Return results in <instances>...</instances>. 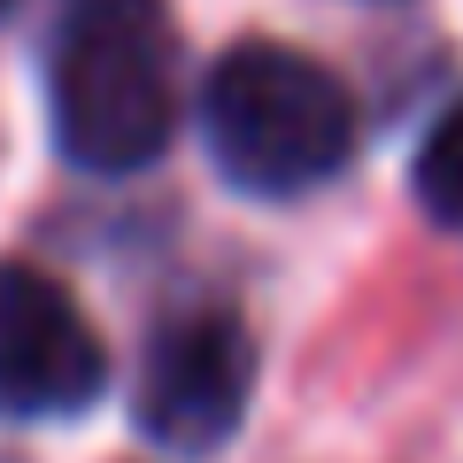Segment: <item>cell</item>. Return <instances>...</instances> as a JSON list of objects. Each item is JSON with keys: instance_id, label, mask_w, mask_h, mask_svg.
<instances>
[{"instance_id": "cell-1", "label": "cell", "mask_w": 463, "mask_h": 463, "mask_svg": "<svg viewBox=\"0 0 463 463\" xmlns=\"http://www.w3.org/2000/svg\"><path fill=\"white\" fill-rule=\"evenodd\" d=\"M54 139L85 170H147L178 116V39L163 0H62L47 47Z\"/></svg>"}, {"instance_id": "cell-2", "label": "cell", "mask_w": 463, "mask_h": 463, "mask_svg": "<svg viewBox=\"0 0 463 463\" xmlns=\"http://www.w3.org/2000/svg\"><path fill=\"white\" fill-rule=\"evenodd\" d=\"M201 124H209V155L232 185L248 194H309L317 178L347 163L355 147V100L317 54L248 39L201 85Z\"/></svg>"}, {"instance_id": "cell-3", "label": "cell", "mask_w": 463, "mask_h": 463, "mask_svg": "<svg viewBox=\"0 0 463 463\" xmlns=\"http://www.w3.org/2000/svg\"><path fill=\"white\" fill-rule=\"evenodd\" d=\"M100 379L109 355L70 286L39 263H0V417H70Z\"/></svg>"}, {"instance_id": "cell-4", "label": "cell", "mask_w": 463, "mask_h": 463, "mask_svg": "<svg viewBox=\"0 0 463 463\" xmlns=\"http://www.w3.org/2000/svg\"><path fill=\"white\" fill-rule=\"evenodd\" d=\"M255 386V340L232 317H178L163 340L147 347V371H139V425L147 440L178 448V456H201L216 448L240 410H248Z\"/></svg>"}, {"instance_id": "cell-5", "label": "cell", "mask_w": 463, "mask_h": 463, "mask_svg": "<svg viewBox=\"0 0 463 463\" xmlns=\"http://www.w3.org/2000/svg\"><path fill=\"white\" fill-rule=\"evenodd\" d=\"M417 201H425L440 224L463 232V100L425 132V147H417Z\"/></svg>"}, {"instance_id": "cell-6", "label": "cell", "mask_w": 463, "mask_h": 463, "mask_svg": "<svg viewBox=\"0 0 463 463\" xmlns=\"http://www.w3.org/2000/svg\"><path fill=\"white\" fill-rule=\"evenodd\" d=\"M0 8H8V0H0Z\"/></svg>"}]
</instances>
